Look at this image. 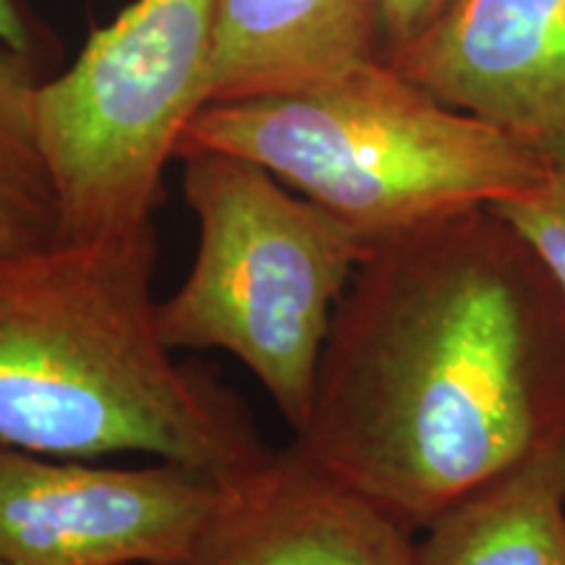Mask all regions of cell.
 <instances>
[{
    "instance_id": "52a82bcc",
    "label": "cell",
    "mask_w": 565,
    "mask_h": 565,
    "mask_svg": "<svg viewBox=\"0 0 565 565\" xmlns=\"http://www.w3.org/2000/svg\"><path fill=\"white\" fill-rule=\"evenodd\" d=\"M387 61L437 100L565 166V0H456Z\"/></svg>"
},
{
    "instance_id": "5bb4252c",
    "label": "cell",
    "mask_w": 565,
    "mask_h": 565,
    "mask_svg": "<svg viewBox=\"0 0 565 565\" xmlns=\"http://www.w3.org/2000/svg\"><path fill=\"white\" fill-rule=\"evenodd\" d=\"M0 45L24 53H32L34 47L32 30L24 13L19 11L17 0H0Z\"/></svg>"
},
{
    "instance_id": "9c48e42d",
    "label": "cell",
    "mask_w": 565,
    "mask_h": 565,
    "mask_svg": "<svg viewBox=\"0 0 565 565\" xmlns=\"http://www.w3.org/2000/svg\"><path fill=\"white\" fill-rule=\"evenodd\" d=\"M383 47L380 0H217L210 105L312 87Z\"/></svg>"
},
{
    "instance_id": "6da1fadb",
    "label": "cell",
    "mask_w": 565,
    "mask_h": 565,
    "mask_svg": "<svg viewBox=\"0 0 565 565\" xmlns=\"http://www.w3.org/2000/svg\"><path fill=\"white\" fill-rule=\"evenodd\" d=\"M565 443V296L475 207L366 249L294 445L408 532Z\"/></svg>"
},
{
    "instance_id": "4fadbf2b",
    "label": "cell",
    "mask_w": 565,
    "mask_h": 565,
    "mask_svg": "<svg viewBox=\"0 0 565 565\" xmlns=\"http://www.w3.org/2000/svg\"><path fill=\"white\" fill-rule=\"evenodd\" d=\"M456 0H380L383 13V58H393L433 30Z\"/></svg>"
},
{
    "instance_id": "7c38bea8",
    "label": "cell",
    "mask_w": 565,
    "mask_h": 565,
    "mask_svg": "<svg viewBox=\"0 0 565 565\" xmlns=\"http://www.w3.org/2000/svg\"><path fill=\"white\" fill-rule=\"evenodd\" d=\"M492 210L526 238L565 296V166Z\"/></svg>"
},
{
    "instance_id": "9a60e30c",
    "label": "cell",
    "mask_w": 565,
    "mask_h": 565,
    "mask_svg": "<svg viewBox=\"0 0 565 565\" xmlns=\"http://www.w3.org/2000/svg\"><path fill=\"white\" fill-rule=\"evenodd\" d=\"M0 565H11V563H6V561H3V557H0Z\"/></svg>"
},
{
    "instance_id": "277c9868",
    "label": "cell",
    "mask_w": 565,
    "mask_h": 565,
    "mask_svg": "<svg viewBox=\"0 0 565 565\" xmlns=\"http://www.w3.org/2000/svg\"><path fill=\"white\" fill-rule=\"evenodd\" d=\"M179 160L196 252L179 291L158 303L162 341L236 356L299 435L330 324L366 246L257 162L225 152Z\"/></svg>"
},
{
    "instance_id": "ba28073f",
    "label": "cell",
    "mask_w": 565,
    "mask_h": 565,
    "mask_svg": "<svg viewBox=\"0 0 565 565\" xmlns=\"http://www.w3.org/2000/svg\"><path fill=\"white\" fill-rule=\"evenodd\" d=\"M414 532L291 443L233 479L179 565H416Z\"/></svg>"
},
{
    "instance_id": "8992f818",
    "label": "cell",
    "mask_w": 565,
    "mask_h": 565,
    "mask_svg": "<svg viewBox=\"0 0 565 565\" xmlns=\"http://www.w3.org/2000/svg\"><path fill=\"white\" fill-rule=\"evenodd\" d=\"M233 479L189 463H84L0 443V557L11 565H179Z\"/></svg>"
},
{
    "instance_id": "30bf717a",
    "label": "cell",
    "mask_w": 565,
    "mask_h": 565,
    "mask_svg": "<svg viewBox=\"0 0 565 565\" xmlns=\"http://www.w3.org/2000/svg\"><path fill=\"white\" fill-rule=\"evenodd\" d=\"M416 565H565V443L422 529Z\"/></svg>"
},
{
    "instance_id": "8fae6325",
    "label": "cell",
    "mask_w": 565,
    "mask_h": 565,
    "mask_svg": "<svg viewBox=\"0 0 565 565\" xmlns=\"http://www.w3.org/2000/svg\"><path fill=\"white\" fill-rule=\"evenodd\" d=\"M34 55L0 45V254L61 238V204L38 129Z\"/></svg>"
},
{
    "instance_id": "7a4b0ae2",
    "label": "cell",
    "mask_w": 565,
    "mask_h": 565,
    "mask_svg": "<svg viewBox=\"0 0 565 565\" xmlns=\"http://www.w3.org/2000/svg\"><path fill=\"white\" fill-rule=\"evenodd\" d=\"M154 223L0 254V443L244 477L273 456L242 401L162 341Z\"/></svg>"
},
{
    "instance_id": "5b68a950",
    "label": "cell",
    "mask_w": 565,
    "mask_h": 565,
    "mask_svg": "<svg viewBox=\"0 0 565 565\" xmlns=\"http://www.w3.org/2000/svg\"><path fill=\"white\" fill-rule=\"evenodd\" d=\"M217 0H134L38 87V129L61 238L152 223L162 173L210 105Z\"/></svg>"
},
{
    "instance_id": "3957f363",
    "label": "cell",
    "mask_w": 565,
    "mask_h": 565,
    "mask_svg": "<svg viewBox=\"0 0 565 565\" xmlns=\"http://www.w3.org/2000/svg\"><path fill=\"white\" fill-rule=\"evenodd\" d=\"M225 152L343 223L366 249L526 192L553 166L377 58L312 87L212 103L175 158Z\"/></svg>"
}]
</instances>
